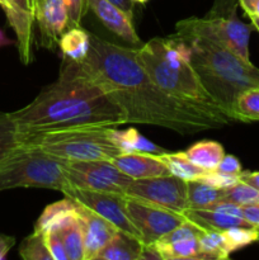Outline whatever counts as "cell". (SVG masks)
Here are the masks:
<instances>
[{"mask_svg":"<svg viewBox=\"0 0 259 260\" xmlns=\"http://www.w3.org/2000/svg\"><path fill=\"white\" fill-rule=\"evenodd\" d=\"M83 65L126 112L127 123L193 135L235 121L221 109L180 101L161 90L137 61L136 47H123L90 33V50Z\"/></svg>","mask_w":259,"mask_h":260,"instance_id":"cell-1","label":"cell"},{"mask_svg":"<svg viewBox=\"0 0 259 260\" xmlns=\"http://www.w3.org/2000/svg\"><path fill=\"white\" fill-rule=\"evenodd\" d=\"M28 139L42 132L81 126L119 127L127 114L83 62L63 57L58 78L28 106L10 112Z\"/></svg>","mask_w":259,"mask_h":260,"instance_id":"cell-2","label":"cell"},{"mask_svg":"<svg viewBox=\"0 0 259 260\" xmlns=\"http://www.w3.org/2000/svg\"><path fill=\"white\" fill-rule=\"evenodd\" d=\"M190 63L213 101L234 118L233 109L241 91L259 86V69L228 48L202 37L184 38ZM235 119V118H234Z\"/></svg>","mask_w":259,"mask_h":260,"instance_id":"cell-3","label":"cell"},{"mask_svg":"<svg viewBox=\"0 0 259 260\" xmlns=\"http://www.w3.org/2000/svg\"><path fill=\"white\" fill-rule=\"evenodd\" d=\"M68 160L27 144L0 164V192L14 188H45L60 190L65 196L74 188L68 177Z\"/></svg>","mask_w":259,"mask_h":260,"instance_id":"cell-4","label":"cell"},{"mask_svg":"<svg viewBox=\"0 0 259 260\" xmlns=\"http://www.w3.org/2000/svg\"><path fill=\"white\" fill-rule=\"evenodd\" d=\"M112 127L81 126L57 131L42 132L28 139L53 156L68 161L109 160L121 154L111 136Z\"/></svg>","mask_w":259,"mask_h":260,"instance_id":"cell-5","label":"cell"},{"mask_svg":"<svg viewBox=\"0 0 259 260\" xmlns=\"http://www.w3.org/2000/svg\"><path fill=\"white\" fill-rule=\"evenodd\" d=\"M136 57L154 83L167 94L180 101L223 111L201 83L190 61L164 60L146 43L136 47Z\"/></svg>","mask_w":259,"mask_h":260,"instance_id":"cell-6","label":"cell"},{"mask_svg":"<svg viewBox=\"0 0 259 260\" xmlns=\"http://www.w3.org/2000/svg\"><path fill=\"white\" fill-rule=\"evenodd\" d=\"M253 25L241 22L236 10L229 15H212L207 18L190 17L175 24V36L182 40L188 37H202L210 40L245 61L249 58V40Z\"/></svg>","mask_w":259,"mask_h":260,"instance_id":"cell-7","label":"cell"},{"mask_svg":"<svg viewBox=\"0 0 259 260\" xmlns=\"http://www.w3.org/2000/svg\"><path fill=\"white\" fill-rule=\"evenodd\" d=\"M68 177L76 189L118 194H126L127 188L134 180L109 160L69 161Z\"/></svg>","mask_w":259,"mask_h":260,"instance_id":"cell-8","label":"cell"},{"mask_svg":"<svg viewBox=\"0 0 259 260\" xmlns=\"http://www.w3.org/2000/svg\"><path fill=\"white\" fill-rule=\"evenodd\" d=\"M126 210L145 245L156 243L161 236L187 220L183 213L130 196H126Z\"/></svg>","mask_w":259,"mask_h":260,"instance_id":"cell-9","label":"cell"},{"mask_svg":"<svg viewBox=\"0 0 259 260\" xmlns=\"http://www.w3.org/2000/svg\"><path fill=\"white\" fill-rule=\"evenodd\" d=\"M126 196L155 203L179 213L188 208L187 182L174 175L134 179L127 188Z\"/></svg>","mask_w":259,"mask_h":260,"instance_id":"cell-10","label":"cell"},{"mask_svg":"<svg viewBox=\"0 0 259 260\" xmlns=\"http://www.w3.org/2000/svg\"><path fill=\"white\" fill-rule=\"evenodd\" d=\"M68 197L83 203L93 210L107 221L113 223L118 230L124 231L141 240L139 230L135 228L126 210V194L108 192H95V190L76 189L73 188L68 193Z\"/></svg>","mask_w":259,"mask_h":260,"instance_id":"cell-11","label":"cell"},{"mask_svg":"<svg viewBox=\"0 0 259 260\" xmlns=\"http://www.w3.org/2000/svg\"><path fill=\"white\" fill-rule=\"evenodd\" d=\"M75 201V200H74ZM76 202V212L84 239L85 260H94L118 229L83 203Z\"/></svg>","mask_w":259,"mask_h":260,"instance_id":"cell-12","label":"cell"},{"mask_svg":"<svg viewBox=\"0 0 259 260\" xmlns=\"http://www.w3.org/2000/svg\"><path fill=\"white\" fill-rule=\"evenodd\" d=\"M41 46L52 50L69 27V14L62 0H42L35 13Z\"/></svg>","mask_w":259,"mask_h":260,"instance_id":"cell-13","label":"cell"},{"mask_svg":"<svg viewBox=\"0 0 259 260\" xmlns=\"http://www.w3.org/2000/svg\"><path fill=\"white\" fill-rule=\"evenodd\" d=\"M86 5L101 20L102 24L117 37L134 47L144 45L134 27L132 15L127 14L111 0H86Z\"/></svg>","mask_w":259,"mask_h":260,"instance_id":"cell-14","label":"cell"},{"mask_svg":"<svg viewBox=\"0 0 259 260\" xmlns=\"http://www.w3.org/2000/svg\"><path fill=\"white\" fill-rule=\"evenodd\" d=\"M111 161L132 179H147V178L172 175L157 154H147V152L119 154Z\"/></svg>","mask_w":259,"mask_h":260,"instance_id":"cell-15","label":"cell"},{"mask_svg":"<svg viewBox=\"0 0 259 260\" xmlns=\"http://www.w3.org/2000/svg\"><path fill=\"white\" fill-rule=\"evenodd\" d=\"M144 243L136 236L117 230L94 260H140Z\"/></svg>","mask_w":259,"mask_h":260,"instance_id":"cell-16","label":"cell"},{"mask_svg":"<svg viewBox=\"0 0 259 260\" xmlns=\"http://www.w3.org/2000/svg\"><path fill=\"white\" fill-rule=\"evenodd\" d=\"M183 215L190 220L192 222L197 223L206 231H225L228 229L236 228H254L250 223L246 222L243 217L229 215V213L218 212V211L207 210V208H200V210H187L183 211Z\"/></svg>","mask_w":259,"mask_h":260,"instance_id":"cell-17","label":"cell"},{"mask_svg":"<svg viewBox=\"0 0 259 260\" xmlns=\"http://www.w3.org/2000/svg\"><path fill=\"white\" fill-rule=\"evenodd\" d=\"M48 231H56L62 240L69 260H85L84 239L80 223L78 220V212L66 216L62 221Z\"/></svg>","mask_w":259,"mask_h":260,"instance_id":"cell-18","label":"cell"},{"mask_svg":"<svg viewBox=\"0 0 259 260\" xmlns=\"http://www.w3.org/2000/svg\"><path fill=\"white\" fill-rule=\"evenodd\" d=\"M111 136L114 144L117 145L121 154L130 152H147V154H164L167 150L160 147L142 136L136 128L118 129V127H112Z\"/></svg>","mask_w":259,"mask_h":260,"instance_id":"cell-19","label":"cell"},{"mask_svg":"<svg viewBox=\"0 0 259 260\" xmlns=\"http://www.w3.org/2000/svg\"><path fill=\"white\" fill-rule=\"evenodd\" d=\"M63 57L75 62H83L90 50V33L80 27L68 28L58 41Z\"/></svg>","mask_w":259,"mask_h":260,"instance_id":"cell-20","label":"cell"},{"mask_svg":"<svg viewBox=\"0 0 259 260\" xmlns=\"http://www.w3.org/2000/svg\"><path fill=\"white\" fill-rule=\"evenodd\" d=\"M24 136L20 134L12 114L0 112V164L25 146Z\"/></svg>","mask_w":259,"mask_h":260,"instance_id":"cell-21","label":"cell"},{"mask_svg":"<svg viewBox=\"0 0 259 260\" xmlns=\"http://www.w3.org/2000/svg\"><path fill=\"white\" fill-rule=\"evenodd\" d=\"M184 152L193 164L203 168L205 170H215L221 159L225 156L222 145L211 140L196 142Z\"/></svg>","mask_w":259,"mask_h":260,"instance_id":"cell-22","label":"cell"},{"mask_svg":"<svg viewBox=\"0 0 259 260\" xmlns=\"http://www.w3.org/2000/svg\"><path fill=\"white\" fill-rule=\"evenodd\" d=\"M159 156L168 167L170 174L177 178H180V179L185 180V182L200 179L207 172L203 168L193 164L187 157L185 152L167 151L164 154H159Z\"/></svg>","mask_w":259,"mask_h":260,"instance_id":"cell-23","label":"cell"},{"mask_svg":"<svg viewBox=\"0 0 259 260\" xmlns=\"http://www.w3.org/2000/svg\"><path fill=\"white\" fill-rule=\"evenodd\" d=\"M76 211V202L73 198L65 196V198L51 203L43 210L40 217L35 223V231L38 233H46L55 228L60 221H62L66 216L71 215Z\"/></svg>","mask_w":259,"mask_h":260,"instance_id":"cell-24","label":"cell"},{"mask_svg":"<svg viewBox=\"0 0 259 260\" xmlns=\"http://www.w3.org/2000/svg\"><path fill=\"white\" fill-rule=\"evenodd\" d=\"M225 189L211 187L201 180L187 182V203L190 210L206 208L212 203L223 200Z\"/></svg>","mask_w":259,"mask_h":260,"instance_id":"cell-25","label":"cell"},{"mask_svg":"<svg viewBox=\"0 0 259 260\" xmlns=\"http://www.w3.org/2000/svg\"><path fill=\"white\" fill-rule=\"evenodd\" d=\"M233 114L235 121H259V86L241 91L234 104Z\"/></svg>","mask_w":259,"mask_h":260,"instance_id":"cell-26","label":"cell"},{"mask_svg":"<svg viewBox=\"0 0 259 260\" xmlns=\"http://www.w3.org/2000/svg\"><path fill=\"white\" fill-rule=\"evenodd\" d=\"M163 260H180V259H201L200 238L187 239L172 244L154 243Z\"/></svg>","mask_w":259,"mask_h":260,"instance_id":"cell-27","label":"cell"},{"mask_svg":"<svg viewBox=\"0 0 259 260\" xmlns=\"http://www.w3.org/2000/svg\"><path fill=\"white\" fill-rule=\"evenodd\" d=\"M201 259H228L231 254L222 231H206L200 238Z\"/></svg>","mask_w":259,"mask_h":260,"instance_id":"cell-28","label":"cell"},{"mask_svg":"<svg viewBox=\"0 0 259 260\" xmlns=\"http://www.w3.org/2000/svg\"><path fill=\"white\" fill-rule=\"evenodd\" d=\"M19 256L24 260H53L46 244L45 234L33 231L22 241Z\"/></svg>","mask_w":259,"mask_h":260,"instance_id":"cell-29","label":"cell"},{"mask_svg":"<svg viewBox=\"0 0 259 260\" xmlns=\"http://www.w3.org/2000/svg\"><path fill=\"white\" fill-rule=\"evenodd\" d=\"M222 233L225 235L231 253L244 248V246H248L250 244L259 241V230L255 228H240V226H236V228L228 229V230L222 231Z\"/></svg>","mask_w":259,"mask_h":260,"instance_id":"cell-30","label":"cell"},{"mask_svg":"<svg viewBox=\"0 0 259 260\" xmlns=\"http://www.w3.org/2000/svg\"><path fill=\"white\" fill-rule=\"evenodd\" d=\"M222 201L236 203L239 206L259 205V190L240 180L233 187L226 188Z\"/></svg>","mask_w":259,"mask_h":260,"instance_id":"cell-31","label":"cell"},{"mask_svg":"<svg viewBox=\"0 0 259 260\" xmlns=\"http://www.w3.org/2000/svg\"><path fill=\"white\" fill-rule=\"evenodd\" d=\"M205 233H206L205 229H202L200 225L192 222V221L187 218L184 222L180 223L179 226H177L174 230H172L170 233L165 234L164 236H161L156 243L167 245V244L177 243V241L187 240V239L201 238V235H203Z\"/></svg>","mask_w":259,"mask_h":260,"instance_id":"cell-32","label":"cell"},{"mask_svg":"<svg viewBox=\"0 0 259 260\" xmlns=\"http://www.w3.org/2000/svg\"><path fill=\"white\" fill-rule=\"evenodd\" d=\"M197 180H201V182L206 183V184L211 185V187L226 189V188L233 187L236 183L240 182V175H230L223 174V173L217 172V170H207V172Z\"/></svg>","mask_w":259,"mask_h":260,"instance_id":"cell-33","label":"cell"},{"mask_svg":"<svg viewBox=\"0 0 259 260\" xmlns=\"http://www.w3.org/2000/svg\"><path fill=\"white\" fill-rule=\"evenodd\" d=\"M69 14V27H80L81 19L88 13L86 0H62Z\"/></svg>","mask_w":259,"mask_h":260,"instance_id":"cell-34","label":"cell"},{"mask_svg":"<svg viewBox=\"0 0 259 260\" xmlns=\"http://www.w3.org/2000/svg\"><path fill=\"white\" fill-rule=\"evenodd\" d=\"M45 239L46 244H47V248L50 250L51 256L53 260H69L68 254H66L65 246H63L62 240L58 236V234L56 231H46Z\"/></svg>","mask_w":259,"mask_h":260,"instance_id":"cell-35","label":"cell"},{"mask_svg":"<svg viewBox=\"0 0 259 260\" xmlns=\"http://www.w3.org/2000/svg\"><path fill=\"white\" fill-rule=\"evenodd\" d=\"M215 170L217 172L223 173V174H230V175H240L243 172V167H241L240 161L236 156L234 155H226L221 159L218 162L217 168Z\"/></svg>","mask_w":259,"mask_h":260,"instance_id":"cell-36","label":"cell"},{"mask_svg":"<svg viewBox=\"0 0 259 260\" xmlns=\"http://www.w3.org/2000/svg\"><path fill=\"white\" fill-rule=\"evenodd\" d=\"M241 208L244 220L259 230V205H245L241 206Z\"/></svg>","mask_w":259,"mask_h":260,"instance_id":"cell-37","label":"cell"},{"mask_svg":"<svg viewBox=\"0 0 259 260\" xmlns=\"http://www.w3.org/2000/svg\"><path fill=\"white\" fill-rule=\"evenodd\" d=\"M249 18H259V0H238Z\"/></svg>","mask_w":259,"mask_h":260,"instance_id":"cell-38","label":"cell"},{"mask_svg":"<svg viewBox=\"0 0 259 260\" xmlns=\"http://www.w3.org/2000/svg\"><path fill=\"white\" fill-rule=\"evenodd\" d=\"M12 4L14 5L15 10H17L19 14L24 15V17L30 18L36 22L35 19V14H33L32 9H30V5H29V0H10Z\"/></svg>","mask_w":259,"mask_h":260,"instance_id":"cell-39","label":"cell"},{"mask_svg":"<svg viewBox=\"0 0 259 260\" xmlns=\"http://www.w3.org/2000/svg\"><path fill=\"white\" fill-rule=\"evenodd\" d=\"M15 245V239L13 236L0 233V260L5 259L10 249Z\"/></svg>","mask_w":259,"mask_h":260,"instance_id":"cell-40","label":"cell"},{"mask_svg":"<svg viewBox=\"0 0 259 260\" xmlns=\"http://www.w3.org/2000/svg\"><path fill=\"white\" fill-rule=\"evenodd\" d=\"M152 259L163 260L161 255H160L156 246H155V244H147V245H145L144 244V249H142L140 260H152Z\"/></svg>","mask_w":259,"mask_h":260,"instance_id":"cell-41","label":"cell"},{"mask_svg":"<svg viewBox=\"0 0 259 260\" xmlns=\"http://www.w3.org/2000/svg\"><path fill=\"white\" fill-rule=\"evenodd\" d=\"M240 180L259 190V172H245V170H243L240 174Z\"/></svg>","mask_w":259,"mask_h":260,"instance_id":"cell-42","label":"cell"},{"mask_svg":"<svg viewBox=\"0 0 259 260\" xmlns=\"http://www.w3.org/2000/svg\"><path fill=\"white\" fill-rule=\"evenodd\" d=\"M113 4H116L117 7L121 8L123 12H126L127 14L132 15L134 14V2L132 0H111Z\"/></svg>","mask_w":259,"mask_h":260,"instance_id":"cell-43","label":"cell"},{"mask_svg":"<svg viewBox=\"0 0 259 260\" xmlns=\"http://www.w3.org/2000/svg\"><path fill=\"white\" fill-rule=\"evenodd\" d=\"M13 41L9 40V38L5 36V33L3 32L2 29H0V47H4V46H8V45H12Z\"/></svg>","mask_w":259,"mask_h":260,"instance_id":"cell-44","label":"cell"},{"mask_svg":"<svg viewBox=\"0 0 259 260\" xmlns=\"http://www.w3.org/2000/svg\"><path fill=\"white\" fill-rule=\"evenodd\" d=\"M41 2H42V0H29V5H30V9H32L33 14L36 13V9H37V7L40 5Z\"/></svg>","mask_w":259,"mask_h":260,"instance_id":"cell-45","label":"cell"},{"mask_svg":"<svg viewBox=\"0 0 259 260\" xmlns=\"http://www.w3.org/2000/svg\"><path fill=\"white\" fill-rule=\"evenodd\" d=\"M251 19V25H253L254 29H256L259 32V18H250Z\"/></svg>","mask_w":259,"mask_h":260,"instance_id":"cell-46","label":"cell"},{"mask_svg":"<svg viewBox=\"0 0 259 260\" xmlns=\"http://www.w3.org/2000/svg\"><path fill=\"white\" fill-rule=\"evenodd\" d=\"M134 3H140V4H145L146 2H149V0H132Z\"/></svg>","mask_w":259,"mask_h":260,"instance_id":"cell-47","label":"cell"}]
</instances>
